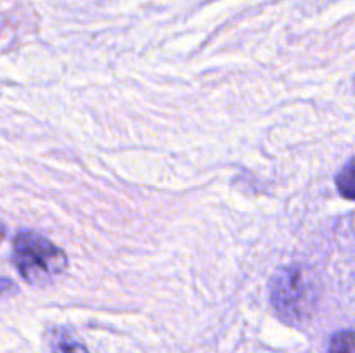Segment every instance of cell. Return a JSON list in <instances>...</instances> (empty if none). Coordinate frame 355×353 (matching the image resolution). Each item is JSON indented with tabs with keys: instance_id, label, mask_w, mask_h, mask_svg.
Here are the masks:
<instances>
[{
	"instance_id": "obj_3",
	"label": "cell",
	"mask_w": 355,
	"mask_h": 353,
	"mask_svg": "<svg viewBox=\"0 0 355 353\" xmlns=\"http://www.w3.org/2000/svg\"><path fill=\"white\" fill-rule=\"evenodd\" d=\"M45 339L52 353H89L85 345L66 327H59V325L49 327L45 332Z\"/></svg>"
},
{
	"instance_id": "obj_4",
	"label": "cell",
	"mask_w": 355,
	"mask_h": 353,
	"mask_svg": "<svg viewBox=\"0 0 355 353\" xmlns=\"http://www.w3.org/2000/svg\"><path fill=\"white\" fill-rule=\"evenodd\" d=\"M336 187L345 199L355 201V158L350 159L336 175Z\"/></svg>"
},
{
	"instance_id": "obj_2",
	"label": "cell",
	"mask_w": 355,
	"mask_h": 353,
	"mask_svg": "<svg viewBox=\"0 0 355 353\" xmlns=\"http://www.w3.org/2000/svg\"><path fill=\"white\" fill-rule=\"evenodd\" d=\"M12 260L17 272L31 286H47L68 269V256L44 235L21 230L14 239Z\"/></svg>"
},
{
	"instance_id": "obj_1",
	"label": "cell",
	"mask_w": 355,
	"mask_h": 353,
	"mask_svg": "<svg viewBox=\"0 0 355 353\" xmlns=\"http://www.w3.org/2000/svg\"><path fill=\"white\" fill-rule=\"evenodd\" d=\"M315 300V277L305 265L283 266L274 273L270 282V303L286 324H304L314 311Z\"/></svg>"
},
{
	"instance_id": "obj_7",
	"label": "cell",
	"mask_w": 355,
	"mask_h": 353,
	"mask_svg": "<svg viewBox=\"0 0 355 353\" xmlns=\"http://www.w3.org/2000/svg\"><path fill=\"white\" fill-rule=\"evenodd\" d=\"M2 239H3V227L0 225V241H2Z\"/></svg>"
},
{
	"instance_id": "obj_6",
	"label": "cell",
	"mask_w": 355,
	"mask_h": 353,
	"mask_svg": "<svg viewBox=\"0 0 355 353\" xmlns=\"http://www.w3.org/2000/svg\"><path fill=\"white\" fill-rule=\"evenodd\" d=\"M17 286L7 277H0V298L2 296H10V294H16Z\"/></svg>"
},
{
	"instance_id": "obj_5",
	"label": "cell",
	"mask_w": 355,
	"mask_h": 353,
	"mask_svg": "<svg viewBox=\"0 0 355 353\" xmlns=\"http://www.w3.org/2000/svg\"><path fill=\"white\" fill-rule=\"evenodd\" d=\"M328 353H355V331L336 332L329 343Z\"/></svg>"
}]
</instances>
